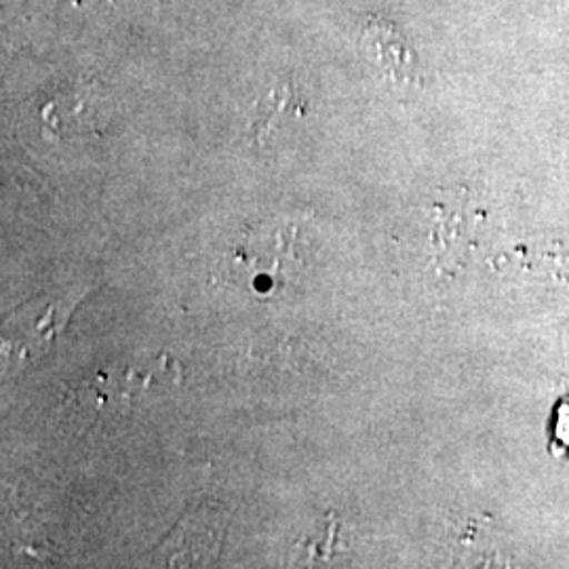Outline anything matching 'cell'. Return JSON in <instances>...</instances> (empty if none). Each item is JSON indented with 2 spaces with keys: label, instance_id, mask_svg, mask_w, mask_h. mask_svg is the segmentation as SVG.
<instances>
[{
  "label": "cell",
  "instance_id": "cell-2",
  "mask_svg": "<svg viewBox=\"0 0 569 569\" xmlns=\"http://www.w3.org/2000/svg\"><path fill=\"white\" fill-rule=\"evenodd\" d=\"M308 112L302 93L293 82H283L274 87L264 100L256 106V117L249 127V138L258 146H266L277 138V133L283 129L287 122L302 119Z\"/></svg>",
  "mask_w": 569,
  "mask_h": 569
},
{
  "label": "cell",
  "instance_id": "cell-3",
  "mask_svg": "<svg viewBox=\"0 0 569 569\" xmlns=\"http://www.w3.org/2000/svg\"><path fill=\"white\" fill-rule=\"evenodd\" d=\"M366 37L376 49L382 68L395 74V79H411L413 77V56L409 53L403 39L395 32V28L382 20H369Z\"/></svg>",
  "mask_w": 569,
  "mask_h": 569
},
{
  "label": "cell",
  "instance_id": "cell-1",
  "mask_svg": "<svg viewBox=\"0 0 569 569\" xmlns=\"http://www.w3.org/2000/svg\"><path fill=\"white\" fill-rule=\"evenodd\" d=\"M298 239V226L281 222L256 226L244 232L234 258L253 277L256 283L264 279L268 284H277L300 258L296 251Z\"/></svg>",
  "mask_w": 569,
  "mask_h": 569
},
{
  "label": "cell",
  "instance_id": "cell-4",
  "mask_svg": "<svg viewBox=\"0 0 569 569\" xmlns=\"http://www.w3.org/2000/svg\"><path fill=\"white\" fill-rule=\"evenodd\" d=\"M557 437L563 446L569 448V401L561 403L557 413Z\"/></svg>",
  "mask_w": 569,
  "mask_h": 569
}]
</instances>
